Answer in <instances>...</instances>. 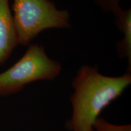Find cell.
Instances as JSON below:
<instances>
[{"mask_svg": "<svg viewBox=\"0 0 131 131\" xmlns=\"http://www.w3.org/2000/svg\"><path fill=\"white\" fill-rule=\"evenodd\" d=\"M131 83V72L119 77H107L96 67L82 66L72 80L74 89L70 98L72 116L69 123L72 131H94L98 116L123 94Z\"/></svg>", "mask_w": 131, "mask_h": 131, "instance_id": "6da1fadb", "label": "cell"}, {"mask_svg": "<svg viewBox=\"0 0 131 131\" xmlns=\"http://www.w3.org/2000/svg\"><path fill=\"white\" fill-rule=\"evenodd\" d=\"M12 10L18 45H30L46 29L71 27L69 12L51 0H13Z\"/></svg>", "mask_w": 131, "mask_h": 131, "instance_id": "7a4b0ae2", "label": "cell"}, {"mask_svg": "<svg viewBox=\"0 0 131 131\" xmlns=\"http://www.w3.org/2000/svg\"><path fill=\"white\" fill-rule=\"evenodd\" d=\"M61 70L60 62L49 58L43 46L30 44L18 61L0 73V96L18 92L32 82L52 81Z\"/></svg>", "mask_w": 131, "mask_h": 131, "instance_id": "3957f363", "label": "cell"}, {"mask_svg": "<svg viewBox=\"0 0 131 131\" xmlns=\"http://www.w3.org/2000/svg\"><path fill=\"white\" fill-rule=\"evenodd\" d=\"M18 45L9 0H0V66L10 56Z\"/></svg>", "mask_w": 131, "mask_h": 131, "instance_id": "277c9868", "label": "cell"}, {"mask_svg": "<svg viewBox=\"0 0 131 131\" xmlns=\"http://www.w3.org/2000/svg\"><path fill=\"white\" fill-rule=\"evenodd\" d=\"M113 15L115 17V26L123 35L116 45L118 57L127 59V72H131V9L123 10L120 7Z\"/></svg>", "mask_w": 131, "mask_h": 131, "instance_id": "5b68a950", "label": "cell"}, {"mask_svg": "<svg viewBox=\"0 0 131 131\" xmlns=\"http://www.w3.org/2000/svg\"><path fill=\"white\" fill-rule=\"evenodd\" d=\"M94 131H131L130 125L117 126L98 118L94 124Z\"/></svg>", "mask_w": 131, "mask_h": 131, "instance_id": "8992f818", "label": "cell"}, {"mask_svg": "<svg viewBox=\"0 0 131 131\" xmlns=\"http://www.w3.org/2000/svg\"><path fill=\"white\" fill-rule=\"evenodd\" d=\"M121 0H95L99 7L104 12L114 13L120 8L119 2Z\"/></svg>", "mask_w": 131, "mask_h": 131, "instance_id": "52a82bcc", "label": "cell"}, {"mask_svg": "<svg viewBox=\"0 0 131 131\" xmlns=\"http://www.w3.org/2000/svg\"></svg>", "mask_w": 131, "mask_h": 131, "instance_id": "ba28073f", "label": "cell"}]
</instances>
